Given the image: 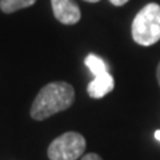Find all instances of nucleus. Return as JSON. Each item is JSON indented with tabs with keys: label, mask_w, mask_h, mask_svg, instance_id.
I'll return each instance as SVG.
<instances>
[{
	"label": "nucleus",
	"mask_w": 160,
	"mask_h": 160,
	"mask_svg": "<svg viewBox=\"0 0 160 160\" xmlns=\"http://www.w3.org/2000/svg\"><path fill=\"white\" fill-rule=\"evenodd\" d=\"M75 102V89L66 82H53L44 86L36 95L32 107L31 118L46 120L52 115L66 111Z\"/></svg>",
	"instance_id": "obj_1"
},
{
	"label": "nucleus",
	"mask_w": 160,
	"mask_h": 160,
	"mask_svg": "<svg viewBox=\"0 0 160 160\" xmlns=\"http://www.w3.org/2000/svg\"><path fill=\"white\" fill-rule=\"evenodd\" d=\"M132 39L140 46H152L160 40V6L149 3L132 22Z\"/></svg>",
	"instance_id": "obj_2"
},
{
	"label": "nucleus",
	"mask_w": 160,
	"mask_h": 160,
	"mask_svg": "<svg viewBox=\"0 0 160 160\" xmlns=\"http://www.w3.org/2000/svg\"><path fill=\"white\" fill-rule=\"evenodd\" d=\"M86 149V139L78 132H66L48 147L49 160H78Z\"/></svg>",
	"instance_id": "obj_3"
},
{
	"label": "nucleus",
	"mask_w": 160,
	"mask_h": 160,
	"mask_svg": "<svg viewBox=\"0 0 160 160\" xmlns=\"http://www.w3.org/2000/svg\"><path fill=\"white\" fill-rule=\"evenodd\" d=\"M53 15L60 23L71 26L80 20V9L72 0H51Z\"/></svg>",
	"instance_id": "obj_4"
},
{
	"label": "nucleus",
	"mask_w": 160,
	"mask_h": 160,
	"mask_svg": "<svg viewBox=\"0 0 160 160\" xmlns=\"http://www.w3.org/2000/svg\"><path fill=\"white\" fill-rule=\"evenodd\" d=\"M113 87H115V80L111 76V73L104 72L93 78L92 82L88 84L87 92L93 99H102L103 96H106L107 93L111 92Z\"/></svg>",
	"instance_id": "obj_5"
},
{
	"label": "nucleus",
	"mask_w": 160,
	"mask_h": 160,
	"mask_svg": "<svg viewBox=\"0 0 160 160\" xmlns=\"http://www.w3.org/2000/svg\"><path fill=\"white\" fill-rule=\"evenodd\" d=\"M84 64H86L87 68L95 75V76L102 75L104 72H108L107 64L104 63V60L102 58L96 56V55H93V53H89L88 56L86 58V60H84Z\"/></svg>",
	"instance_id": "obj_6"
},
{
	"label": "nucleus",
	"mask_w": 160,
	"mask_h": 160,
	"mask_svg": "<svg viewBox=\"0 0 160 160\" xmlns=\"http://www.w3.org/2000/svg\"><path fill=\"white\" fill-rule=\"evenodd\" d=\"M36 0H0V9L6 13L16 12L22 8L31 7Z\"/></svg>",
	"instance_id": "obj_7"
},
{
	"label": "nucleus",
	"mask_w": 160,
	"mask_h": 160,
	"mask_svg": "<svg viewBox=\"0 0 160 160\" xmlns=\"http://www.w3.org/2000/svg\"><path fill=\"white\" fill-rule=\"evenodd\" d=\"M82 160H103L98 153H87L82 158Z\"/></svg>",
	"instance_id": "obj_8"
},
{
	"label": "nucleus",
	"mask_w": 160,
	"mask_h": 160,
	"mask_svg": "<svg viewBox=\"0 0 160 160\" xmlns=\"http://www.w3.org/2000/svg\"><path fill=\"white\" fill-rule=\"evenodd\" d=\"M113 6H116V7H120V6H124L127 2H129V0H109Z\"/></svg>",
	"instance_id": "obj_9"
},
{
	"label": "nucleus",
	"mask_w": 160,
	"mask_h": 160,
	"mask_svg": "<svg viewBox=\"0 0 160 160\" xmlns=\"http://www.w3.org/2000/svg\"><path fill=\"white\" fill-rule=\"evenodd\" d=\"M156 78H158V82H159V86H160V63H159L158 69H156Z\"/></svg>",
	"instance_id": "obj_10"
},
{
	"label": "nucleus",
	"mask_w": 160,
	"mask_h": 160,
	"mask_svg": "<svg viewBox=\"0 0 160 160\" xmlns=\"http://www.w3.org/2000/svg\"><path fill=\"white\" fill-rule=\"evenodd\" d=\"M155 138H156V139L159 140V142H160V129H158V131L155 132Z\"/></svg>",
	"instance_id": "obj_11"
},
{
	"label": "nucleus",
	"mask_w": 160,
	"mask_h": 160,
	"mask_svg": "<svg viewBox=\"0 0 160 160\" xmlns=\"http://www.w3.org/2000/svg\"><path fill=\"white\" fill-rule=\"evenodd\" d=\"M86 2H89V3H98L99 0H86Z\"/></svg>",
	"instance_id": "obj_12"
}]
</instances>
